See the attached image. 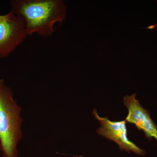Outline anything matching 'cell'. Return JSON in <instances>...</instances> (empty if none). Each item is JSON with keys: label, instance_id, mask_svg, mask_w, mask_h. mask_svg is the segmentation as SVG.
<instances>
[{"label": "cell", "instance_id": "3", "mask_svg": "<svg viewBox=\"0 0 157 157\" xmlns=\"http://www.w3.org/2000/svg\"><path fill=\"white\" fill-rule=\"evenodd\" d=\"M27 36L21 17L11 10L0 15V59L9 56Z\"/></svg>", "mask_w": 157, "mask_h": 157}, {"label": "cell", "instance_id": "8", "mask_svg": "<svg viewBox=\"0 0 157 157\" xmlns=\"http://www.w3.org/2000/svg\"><path fill=\"white\" fill-rule=\"evenodd\" d=\"M76 157H83L82 156H76Z\"/></svg>", "mask_w": 157, "mask_h": 157}, {"label": "cell", "instance_id": "7", "mask_svg": "<svg viewBox=\"0 0 157 157\" xmlns=\"http://www.w3.org/2000/svg\"><path fill=\"white\" fill-rule=\"evenodd\" d=\"M1 142H0V153H1Z\"/></svg>", "mask_w": 157, "mask_h": 157}, {"label": "cell", "instance_id": "6", "mask_svg": "<svg viewBox=\"0 0 157 157\" xmlns=\"http://www.w3.org/2000/svg\"><path fill=\"white\" fill-rule=\"evenodd\" d=\"M4 83V80L3 79H0V85Z\"/></svg>", "mask_w": 157, "mask_h": 157}, {"label": "cell", "instance_id": "1", "mask_svg": "<svg viewBox=\"0 0 157 157\" xmlns=\"http://www.w3.org/2000/svg\"><path fill=\"white\" fill-rule=\"evenodd\" d=\"M10 4L11 11L23 21L28 36H51L55 24H62L67 17L63 0H12Z\"/></svg>", "mask_w": 157, "mask_h": 157}, {"label": "cell", "instance_id": "5", "mask_svg": "<svg viewBox=\"0 0 157 157\" xmlns=\"http://www.w3.org/2000/svg\"><path fill=\"white\" fill-rule=\"evenodd\" d=\"M136 94H133L124 98V104L128 111L125 120L135 124L139 131H142L149 140L155 138L157 144V126L151 119L148 111L136 100Z\"/></svg>", "mask_w": 157, "mask_h": 157}, {"label": "cell", "instance_id": "2", "mask_svg": "<svg viewBox=\"0 0 157 157\" xmlns=\"http://www.w3.org/2000/svg\"><path fill=\"white\" fill-rule=\"evenodd\" d=\"M21 107L14 98L12 90L0 85V142L2 157H17V145L22 139Z\"/></svg>", "mask_w": 157, "mask_h": 157}, {"label": "cell", "instance_id": "4", "mask_svg": "<svg viewBox=\"0 0 157 157\" xmlns=\"http://www.w3.org/2000/svg\"><path fill=\"white\" fill-rule=\"evenodd\" d=\"M93 114L101 124V127L97 130L98 135L114 141L117 144L121 150L125 151L129 153L133 152L140 156L145 155V151L139 148L134 142L129 140L125 120L112 121L107 117H101L95 109L93 110Z\"/></svg>", "mask_w": 157, "mask_h": 157}, {"label": "cell", "instance_id": "9", "mask_svg": "<svg viewBox=\"0 0 157 157\" xmlns=\"http://www.w3.org/2000/svg\"></svg>", "mask_w": 157, "mask_h": 157}]
</instances>
